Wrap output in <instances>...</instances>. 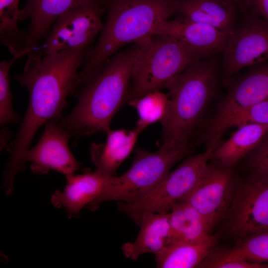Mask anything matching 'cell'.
Instances as JSON below:
<instances>
[{
  "mask_svg": "<svg viewBox=\"0 0 268 268\" xmlns=\"http://www.w3.org/2000/svg\"><path fill=\"white\" fill-rule=\"evenodd\" d=\"M231 260H244L257 263L268 262V231L251 235L237 241L229 249L211 253L199 268H213Z\"/></svg>",
  "mask_w": 268,
  "mask_h": 268,
  "instance_id": "obj_23",
  "label": "cell"
},
{
  "mask_svg": "<svg viewBox=\"0 0 268 268\" xmlns=\"http://www.w3.org/2000/svg\"><path fill=\"white\" fill-rule=\"evenodd\" d=\"M66 177V187L54 193L51 202L54 206L63 208L71 218H77L82 208H89L103 193L112 176L95 170Z\"/></svg>",
  "mask_w": 268,
  "mask_h": 268,
  "instance_id": "obj_15",
  "label": "cell"
},
{
  "mask_svg": "<svg viewBox=\"0 0 268 268\" xmlns=\"http://www.w3.org/2000/svg\"><path fill=\"white\" fill-rule=\"evenodd\" d=\"M231 0V1H234V2H236L238 3L239 4V1H240V0ZM240 5V4H239Z\"/></svg>",
  "mask_w": 268,
  "mask_h": 268,
  "instance_id": "obj_30",
  "label": "cell"
},
{
  "mask_svg": "<svg viewBox=\"0 0 268 268\" xmlns=\"http://www.w3.org/2000/svg\"><path fill=\"white\" fill-rule=\"evenodd\" d=\"M242 161L246 170L268 172V132Z\"/></svg>",
  "mask_w": 268,
  "mask_h": 268,
  "instance_id": "obj_28",
  "label": "cell"
},
{
  "mask_svg": "<svg viewBox=\"0 0 268 268\" xmlns=\"http://www.w3.org/2000/svg\"><path fill=\"white\" fill-rule=\"evenodd\" d=\"M213 149L190 155L149 194L139 201L118 202V209L138 225L141 216L147 212H169L196 186L211 160Z\"/></svg>",
  "mask_w": 268,
  "mask_h": 268,
  "instance_id": "obj_8",
  "label": "cell"
},
{
  "mask_svg": "<svg viewBox=\"0 0 268 268\" xmlns=\"http://www.w3.org/2000/svg\"><path fill=\"white\" fill-rule=\"evenodd\" d=\"M104 13L101 0H86L60 15L42 46L37 48L43 56L69 49L90 48L102 29Z\"/></svg>",
  "mask_w": 268,
  "mask_h": 268,
  "instance_id": "obj_11",
  "label": "cell"
},
{
  "mask_svg": "<svg viewBox=\"0 0 268 268\" xmlns=\"http://www.w3.org/2000/svg\"><path fill=\"white\" fill-rule=\"evenodd\" d=\"M106 18L99 38L88 50L76 82L86 81L124 45L152 35L157 22L174 14V0H101Z\"/></svg>",
  "mask_w": 268,
  "mask_h": 268,
  "instance_id": "obj_4",
  "label": "cell"
},
{
  "mask_svg": "<svg viewBox=\"0 0 268 268\" xmlns=\"http://www.w3.org/2000/svg\"><path fill=\"white\" fill-rule=\"evenodd\" d=\"M88 49H72L43 56L37 48L27 55L22 72L14 79L27 89L29 103L15 138L7 147L10 158L3 172L7 178L15 179L25 169L24 155L40 128L50 120L64 117L67 98L74 94L78 69Z\"/></svg>",
  "mask_w": 268,
  "mask_h": 268,
  "instance_id": "obj_1",
  "label": "cell"
},
{
  "mask_svg": "<svg viewBox=\"0 0 268 268\" xmlns=\"http://www.w3.org/2000/svg\"><path fill=\"white\" fill-rule=\"evenodd\" d=\"M242 10H248L268 22V0H240Z\"/></svg>",
  "mask_w": 268,
  "mask_h": 268,
  "instance_id": "obj_29",
  "label": "cell"
},
{
  "mask_svg": "<svg viewBox=\"0 0 268 268\" xmlns=\"http://www.w3.org/2000/svg\"><path fill=\"white\" fill-rule=\"evenodd\" d=\"M140 41L142 50L133 67L127 102L165 87L194 62L203 59L197 51L170 36L152 35Z\"/></svg>",
  "mask_w": 268,
  "mask_h": 268,
  "instance_id": "obj_6",
  "label": "cell"
},
{
  "mask_svg": "<svg viewBox=\"0 0 268 268\" xmlns=\"http://www.w3.org/2000/svg\"><path fill=\"white\" fill-rule=\"evenodd\" d=\"M217 240V235H211L199 243L167 245L155 255L156 267L198 268L214 249Z\"/></svg>",
  "mask_w": 268,
  "mask_h": 268,
  "instance_id": "obj_22",
  "label": "cell"
},
{
  "mask_svg": "<svg viewBox=\"0 0 268 268\" xmlns=\"http://www.w3.org/2000/svg\"><path fill=\"white\" fill-rule=\"evenodd\" d=\"M189 146H160L155 152L136 148L130 168L122 175L112 176L102 194L89 207L93 210L105 201L133 203L152 192L178 162L191 155Z\"/></svg>",
  "mask_w": 268,
  "mask_h": 268,
  "instance_id": "obj_5",
  "label": "cell"
},
{
  "mask_svg": "<svg viewBox=\"0 0 268 268\" xmlns=\"http://www.w3.org/2000/svg\"><path fill=\"white\" fill-rule=\"evenodd\" d=\"M136 111L138 120L135 128L142 132L146 127L161 121L167 111L169 96L156 90L128 101Z\"/></svg>",
  "mask_w": 268,
  "mask_h": 268,
  "instance_id": "obj_24",
  "label": "cell"
},
{
  "mask_svg": "<svg viewBox=\"0 0 268 268\" xmlns=\"http://www.w3.org/2000/svg\"><path fill=\"white\" fill-rule=\"evenodd\" d=\"M174 14L211 26L230 34L242 13L230 0H174Z\"/></svg>",
  "mask_w": 268,
  "mask_h": 268,
  "instance_id": "obj_16",
  "label": "cell"
},
{
  "mask_svg": "<svg viewBox=\"0 0 268 268\" xmlns=\"http://www.w3.org/2000/svg\"><path fill=\"white\" fill-rule=\"evenodd\" d=\"M227 87L199 138L198 144H204L205 149H214L221 142L227 125L234 117L268 98V62L249 67L246 72L234 77Z\"/></svg>",
  "mask_w": 268,
  "mask_h": 268,
  "instance_id": "obj_7",
  "label": "cell"
},
{
  "mask_svg": "<svg viewBox=\"0 0 268 268\" xmlns=\"http://www.w3.org/2000/svg\"><path fill=\"white\" fill-rule=\"evenodd\" d=\"M221 54L196 60L166 83L169 102L160 121V146L198 145L223 86Z\"/></svg>",
  "mask_w": 268,
  "mask_h": 268,
  "instance_id": "obj_2",
  "label": "cell"
},
{
  "mask_svg": "<svg viewBox=\"0 0 268 268\" xmlns=\"http://www.w3.org/2000/svg\"><path fill=\"white\" fill-rule=\"evenodd\" d=\"M237 179L234 196L225 217L227 232L237 241L268 231V172L246 170Z\"/></svg>",
  "mask_w": 268,
  "mask_h": 268,
  "instance_id": "obj_9",
  "label": "cell"
},
{
  "mask_svg": "<svg viewBox=\"0 0 268 268\" xmlns=\"http://www.w3.org/2000/svg\"><path fill=\"white\" fill-rule=\"evenodd\" d=\"M18 60L12 57L8 61L0 62V126H4L12 123H18L20 116L12 107L13 94L10 89L9 73L15 61Z\"/></svg>",
  "mask_w": 268,
  "mask_h": 268,
  "instance_id": "obj_26",
  "label": "cell"
},
{
  "mask_svg": "<svg viewBox=\"0 0 268 268\" xmlns=\"http://www.w3.org/2000/svg\"><path fill=\"white\" fill-rule=\"evenodd\" d=\"M141 133L136 128L132 130L110 129L106 133L104 142L92 143L90 154L95 170L116 176V170L131 153Z\"/></svg>",
  "mask_w": 268,
  "mask_h": 268,
  "instance_id": "obj_18",
  "label": "cell"
},
{
  "mask_svg": "<svg viewBox=\"0 0 268 268\" xmlns=\"http://www.w3.org/2000/svg\"><path fill=\"white\" fill-rule=\"evenodd\" d=\"M60 120L47 121L38 142L24 155L25 162L31 163V170L35 174H46L53 170L67 176L74 174L81 166L69 147L72 135Z\"/></svg>",
  "mask_w": 268,
  "mask_h": 268,
  "instance_id": "obj_13",
  "label": "cell"
},
{
  "mask_svg": "<svg viewBox=\"0 0 268 268\" xmlns=\"http://www.w3.org/2000/svg\"><path fill=\"white\" fill-rule=\"evenodd\" d=\"M268 60V22L246 10L228 35L222 53L221 77L227 87L239 71Z\"/></svg>",
  "mask_w": 268,
  "mask_h": 268,
  "instance_id": "obj_10",
  "label": "cell"
},
{
  "mask_svg": "<svg viewBox=\"0 0 268 268\" xmlns=\"http://www.w3.org/2000/svg\"><path fill=\"white\" fill-rule=\"evenodd\" d=\"M137 226L140 229L135 240L125 243L121 247L126 258L134 261L145 254L155 255L167 245L170 228L169 212L144 213Z\"/></svg>",
  "mask_w": 268,
  "mask_h": 268,
  "instance_id": "obj_19",
  "label": "cell"
},
{
  "mask_svg": "<svg viewBox=\"0 0 268 268\" xmlns=\"http://www.w3.org/2000/svg\"><path fill=\"white\" fill-rule=\"evenodd\" d=\"M20 0H0V40L8 49H16L25 42L26 33L18 25Z\"/></svg>",
  "mask_w": 268,
  "mask_h": 268,
  "instance_id": "obj_25",
  "label": "cell"
},
{
  "mask_svg": "<svg viewBox=\"0 0 268 268\" xmlns=\"http://www.w3.org/2000/svg\"><path fill=\"white\" fill-rule=\"evenodd\" d=\"M230 136L213 150L211 160L233 168L260 142L268 132V125L250 124L237 128Z\"/></svg>",
  "mask_w": 268,
  "mask_h": 268,
  "instance_id": "obj_21",
  "label": "cell"
},
{
  "mask_svg": "<svg viewBox=\"0 0 268 268\" xmlns=\"http://www.w3.org/2000/svg\"><path fill=\"white\" fill-rule=\"evenodd\" d=\"M250 124L268 125V98L245 109L234 117L227 130Z\"/></svg>",
  "mask_w": 268,
  "mask_h": 268,
  "instance_id": "obj_27",
  "label": "cell"
},
{
  "mask_svg": "<svg viewBox=\"0 0 268 268\" xmlns=\"http://www.w3.org/2000/svg\"><path fill=\"white\" fill-rule=\"evenodd\" d=\"M141 50V42L132 43L76 89V104L60 120L75 140L111 129L113 118L127 102L133 67Z\"/></svg>",
  "mask_w": 268,
  "mask_h": 268,
  "instance_id": "obj_3",
  "label": "cell"
},
{
  "mask_svg": "<svg viewBox=\"0 0 268 268\" xmlns=\"http://www.w3.org/2000/svg\"><path fill=\"white\" fill-rule=\"evenodd\" d=\"M86 0H28L20 9L19 20H30L26 31L27 55L48 36L52 26L64 13Z\"/></svg>",
  "mask_w": 268,
  "mask_h": 268,
  "instance_id": "obj_17",
  "label": "cell"
},
{
  "mask_svg": "<svg viewBox=\"0 0 268 268\" xmlns=\"http://www.w3.org/2000/svg\"><path fill=\"white\" fill-rule=\"evenodd\" d=\"M211 160L195 188L181 200L201 214L210 231L227 215L237 179L233 168Z\"/></svg>",
  "mask_w": 268,
  "mask_h": 268,
  "instance_id": "obj_12",
  "label": "cell"
},
{
  "mask_svg": "<svg viewBox=\"0 0 268 268\" xmlns=\"http://www.w3.org/2000/svg\"><path fill=\"white\" fill-rule=\"evenodd\" d=\"M169 233L167 245L203 241L211 236L204 218L193 206L181 201L169 212Z\"/></svg>",
  "mask_w": 268,
  "mask_h": 268,
  "instance_id": "obj_20",
  "label": "cell"
},
{
  "mask_svg": "<svg viewBox=\"0 0 268 268\" xmlns=\"http://www.w3.org/2000/svg\"><path fill=\"white\" fill-rule=\"evenodd\" d=\"M152 35L175 38L197 51L203 58L222 53L228 38L226 34L211 26L180 16L160 20Z\"/></svg>",
  "mask_w": 268,
  "mask_h": 268,
  "instance_id": "obj_14",
  "label": "cell"
}]
</instances>
